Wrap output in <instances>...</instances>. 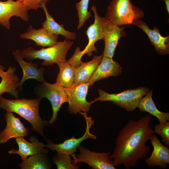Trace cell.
Instances as JSON below:
<instances>
[{
	"instance_id": "6da1fadb",
	"label": "cell",
	"mask_w": 169,
	"mask_h": 169,
	"mask_svg": "<svg viewBox=\"0 0 169 169\" xmlns=\"http://www.w3.org/2000/svg\"><path fill=\"white\" fill-rule=\"evenodd\" d=\"M151 116L148 115L130 120L120 131L114 151L109 156L115 166L136 168L140 160L148 157L150 149L146 143L155 133L150 125Z\"/></svg>"
},
{
	"instance_id": "7a4b0ae2",
	"label": "cell",
	"mask_w": 169,
	"mask_h": 169,
	"mask_svg": "<svg viewBox=\"0 0 169 169\" xmlns=\"http://www.w3.org/2000/svg\"><path fill=\"white\" fill-rule=\"evenodd\" d=\"M42 98L28 99H8L0 97V108L9 112L15 113L29 122L33 131L42 136L46 140L44 134V129L46 125H50L49 120H44L41 118L39 112V104Z\"/></svg>"
},
{
	"instance_id": "3957f363",
	"label": "cell",
	"mask_w": 169,
	"mask_h": 169,
	"mask_svg": "<svg viewBox=\"0 0 169 169\" xmlns=\"http://www.w3.org/2000/svg\"><path fill=\"white\" fill-rule=\"evenodd\" d=\"M144 16L143 10L132 4L130 0H112L104 17L118 26L134 24Z\"/></svg>"
},
{
	"instance_id": "277c9868",
	"label": "cell",
	"mask_w": 169,
	"mask_h": 169,
	"mask_svg": "<svg viewBox=\"0 0 169 169\" xmlns=\"http://www.w3.org/2000/svg\"><path fill=\"white\" fill-rule=\"evenodd\" d=\"M73 43V41L65 39L53 46L39 50L29 47L22 49L20 53L23 57L28 60L42 59L43 66H51L54 63L57 64L66 61V54Z\"/></svg>"
},
{
	"instance_id": "5b68a950",
	"label": "cell",
	"mask_w": 169,
	"mask_h": 169,
	"mask_svg": "<svg viewBox=\"0 0 169 169\" xmlns=\"http://www.w3.org/2000/svg\"><path fill=\"white\" fill-rule=\"evenodd\" d=\"M150 89L144 87H139L134 89L125 90L117 94H109L100 89L98 91L99 96L95 99V101H111L113 104L131 111L137 108L142 98Z\"/></svg>"
},
{
	"instance_id": "8992f818",
	"label": "cell",
	"mask_w": 169,
	"mask_h": 169,
	"mask_svg": "<svg viewBox=\"0 0 169 169\" xmlns=\"http://www.w3.org/2000/svg\"><path fill=\"white\" fill-rule=\"evenodd\" d=\"M36 93L38 97L46 98L50 101L53 113L49 122L50 124H53L57 119L58 112L62 105L68 102L65 88L56 83L51 84L44 81L37 87Z\"/></svg>"
},
{
	"instance_id": "52a82bcc",
	"label": "cell",
	"mask_w": 169,
	"mask_h": 169,
	"mask_svg": "<svg viewBox=\"0 0 169 169\" xmlns=\"http://www.w3.org/2000/svg\"><path fill=\"white\" fill-rule=\"evenodd\" d=\"M79 113L82 115L86 121V128L84 135L78 138H75L73 136L58 144H54L52 140L47 139V144L45 145V147L49 148L51 151H56L59 153L71 155L75 153L82 141L88 138L94 140L96 139V136L90 132V128L94 124V120L91 117H88L85 112L80 111Z\"/></svg>"
},
{
	"instance_id": "ba28073f",
	"label": "cell",
	"mask_w": 169,
	"mask_h": 169,
	"mask_svg": "<svg viewBox=\"0 0 169 169\" xmlns=\"http://www.w3.org/2000/svg\"><path fill=\"white\" fill-rule=\"evenodd\" d=\"M79 154L71 156L74 159L72 162L74 165L82 162L87 164L93 169H115V166L113 161L109 157L110 152H97L92 151L84 146L78 147Z\"/></svg>"
},
{
	"instance_id": "9c48e42d",
	"label": "cell",
	"mask_w": 169,
	"mask_h": 169,
	"mask_svg": "<svg viewBox=\"0 0 169 169\" xmlns=\"http://www.w3.org/2000/svg\"><path fill=\"white\" fill-rule=\"evenodd\" d=\"M89 87V82L78 85H73L65 88L69 103L68 110L70 114H76L80 111L87 113L95 100L88 102L86 97Z\"/></svg>"
},
{
	"instance_id": "30bf717a",
	"label": "cell",
	"mask_w": 169,
	"mask_h": 169,
	"mask_svg": "<svg viewBox=\"0 0 169 169\" xmlns=\"http://www.w3.org/2000/svg\"><path fill=\"white\" fill-rule=\"evenodd\" d=\"M28 10L19 1L0 0V25L9 29L11 26L10 20L13 16L27 21Z\"/></svg>"
},
{
	"instance_id": "8fae6325",
	"label": "cell",
	"mask_w": 169,
	"mask_h": 169,
	"mask_svg": "<svg viewBox=\"0 0 169 169\" xmlns=\"http://www.w3.org/2000/svg\"><path fill=\"white\" fill-rule=\"evenodd\" d=\"M103 38L105 48L104 56L113 58L118 41L122 37H125L126 33L124 27L120 28L109 21L104 17L103 22Z\"/></svg>"
},
{
	"instance_id": "7c38bea8",
	"label": "cell",
	"mask_w": 169,
	"mask_h": 169,
	"mask_svg": "<svg viewBox=\"0 0 169 169\" xmlns=\"http://www.w3.org/2000/svg\"><path fill=\"white\" fill-rule=\"evenodd\" d=\"M94 16L93 23L90 26L86 33L88 38V43L85 48L82 51L83 55L87 54L88 56L93 55V52H97V49L95 45L97 41L103 39V22L104 17H101L99 15L96 7L91 6Z\"/></svg>"
},
{
	"instance_id": "4fadbf2b",
	"label": "cell",
	"mask_w": 169,
	"mask_h": 169,
	"mask_svg": "<svg viewBox=\"0 0 169 169\" xmlns=\"http://www.w3.org/2000/svg\"><path fill=\"white\" fill-rule=\"evenodd\" d=\"M6 125L0 133V144L5 143L10 139L24 137L28 135L29 131L20 118L15 117L13 112H6L5 115Z\"/></svg>"
},
{
	"instance_id": "5bb4252c",
	"label": "cell",
	"mask_w": 169,
	"mask_h": 169,
	"mask_svg": "<svg viewBox=\"0 0 169 169\" xmlns=\"http://www.w3.org/2000/svg\"><path fill=\"white\" fill-rule=\"evenodd\" d=\"M150 140L153 149L151 156L146 158L145 163L150 167L159 166L166 168L169 163V149L161 143L154 133Z\"/></svg>"
},
{
	"instance_id": "9a60e30c",
	"label": "cell",
	"mask_w": 169,
	"mask_h": 169,
	"mask_svg": "<svg viewBox=\"0 0 169 169\" xmlns=\"http://www.w3.org/2000/svg\"><path fill=\"white\" fill-rule=\"evenodd\" d=\"M13 54L19 64L23 73V78L18 83V90L21 91L23 83L26 80L29 79H33L42 83L45 81L44 79V68H39L37 64L25 61L19 49L14 51Z\"/></svg>"
},
{
	"instance_id": "2e32d148",
	"label": "cell",
	"mask_w": 169,
	"mask_h": 169,
	"mask_svg": "<svg viewBox=\"0 0 169 169\" xmlns=\"http://www.w3.org/2000/svg\"><path fill=\"white\" fill-rule=\"evenodd\" d=\"M30 140V142L27 141L24 137L16 138V141L18 145V149L11 150L8 151V153L10 154L18 155L23 161L29 156L39 153H47L48 152V149L44 148V144L39 142L37 138L32 136Z\"/></svg>"
},
{
	"instance_id": "e0dca14e",
	"label": "cell",
	"mask_w": 169,
	"mask_h": 169,
	"mask_svg": "<svg viewBox=\"0 0 169 169\" xmlns=\"http://www.w3.org/2000/svg\"><path fill=\"white\" fill-rule=\"evenodd\" d=\"M134 25L139 28L145 32L158 54L161 55L169 54V36H162L157 27H155L153 29H151L148 24L141 20L136 22Z\"/></svg>"
},
{
	"instance_id": "ac0fdd59",
	"label": "cell",
	"mask_w": 169,
	"mask_h": 169,
	"mask_svg": "<svg viewBox=\"0 0 169 169\" xmlns=\"http://www.w3.org/2000/svg\"><path fill=\"white\" fill-rule=\"evenodd\" d=\"M122 72V68L118 62L112 58L103 56L100 63L88 82L89 87L97 81L110 76H118Z\"/></svg>"
},
{
	"instance_id": "d6986e66",
	"label": "cell",
	"mask_w": 169,
	"mask_h": 169,
	"mask_svg": "<svg viewBox=\"0 0 169 169\" xmlns=\"http://www.w3.org/2000/svg\"><path fill=\"white\" fill-rule=\"evenodd\" d=\"M5 67L0 64V97L3 93L7 92L15 98L18 97V84L20 80L18 75L16 74V68L13 66H9L7 71H4Z\"/></svg>"
},
{
	"instance_id": "ffe728a7",
	"label": "cell",
	"mask_w": 169,
	"mask_h": 169,
	"mask_svg": "<svg viewBox=\"0 0 169 169\" xmlns=\"http://www.w3.org/2000/svg\"><path fill=\"white\" fill-rule=\"evenodd\" d=\"M59 35L51 34L43 28L36 29L30 25L25 32L20 34V37L23 39L31 40L36 45L44 48L56 44L58 42Z\"/></svg>"
},
{
	"instance_id": "44dd1931",
	"label": "cell",
	"mask_w": 169,
	"mask_h": 169,
	"mask_svg": "<svg viewBox=\"0 0 169 169\" xmlns=\"http://www.w3.org/2000/svg\"><path fill=\"white\" fill-rule=\"evenodd\" d=\"M103 54L94 56L92 59L86 62H81L76 68L73 85H78L88 82L92 75L100 63Z\"/></svg>"
},
{
	"instance_id": "7402d4cb",
	"label": "cell",
	"mask_w": 169,
	"mask_h": 169,
	"mask_svg": "<svg viewBox=\"0 0 169 169\" xmlns=\"http://www.w3.org/2000/svg\"><path fill=\"white\" fill-rule=\"evenodd\" d=\"M46 15V18L42 23V28H44L49 34L52 35H61L67 40H74L76 35L75 33L66 30L63 24L57 23L52 16L49 13L46 6L44 3L41 6Z\"/></svg>"
},
{
	"instance_id": "603a6c76",
	"label": "cell",
	"mask_w": 169,
	"mask_h": 169,
	"mask_svg": "<svg viewBox=\"0 0 169 169\" xmlns=\"http://www.w3.org/2000/svg\"><path fill=\"white\" fill-rule=\"evenodd\" d=\"M153 90H149L141 99L138 108L141 112H146L156 117L160 124H164L169 121V113L159 110L152 98Z\"/></svg>"
},
{
	"instance_id": "cb8c5ba5",
	"label": "cell",
	"mask_w": 169,
	"mask_h": 169,
	"mask_svg": "<svg viewBox=\"0 0 169 169\" xmlns=\"http://www.w3.org/2000/svg\"><path fill=\"white\" fill-rule=\"evenodd\" d=\"M59 71L56 83L64 88L70 87L74 84L76 68L68 61L57 64Z\"/></svg>"
},
{
	"instance_id": "d4e9b609",
	"label": "cell",
	"mask_w": 169,
	"mask_h": 169,
	"mask_svg": "<svg viewBox=\"0 0 169 169\" xmlns=\"http://www.w3.org/2000/svg\"><path fill=\"white\" fill-rule=\"evenodd\" d=\"M46 153H39L27 158L19 165L21 169H49L51 165Z\"/></svg>"
},
{
	"instance_id": "484cf974",
	"label": "cell",
	"mask_w": 169,
	"mask_h": 169,
	"mask_svg": "<svg viewBox=\"0 0 169 169\" xmlns=\"http://www.w3.org/2000/svg\"><path fill=\"white\" fill-rule=\"evenodd\" d=\"M89 1L90 0H80L76 4L79 18L78 30L80 29L91 16V12L88 10Z\"/></svg>"
},
{
	"instance_id": "4316f807",
	"label": "cell",
	"mask_w": 169,
	"mask_h": 169,
	"mask_svg": "<svg viewBox=\"0 0 169 169\" xmlns=\"http://www.w3.org/2000/svg\"><path fill=\"white\" fill-rule=\"evenodd\" d=\"M53 162L58 169H78L79 166L71 162L70 155L57 153L53 157Z\"/></svg>"
},
{
	"instance_id": "83f0119b",
	"label": "cell",
	"mask_w": 169,
	"mask_h": 169,
	"mask_svg": "<svg viewBox=\"0 0 169 169\" xmlns=\"http://www.w3.org/2000/svg\"><path fill=\"white\" fill-rule=\"evenodd\" d=\"M155 133L159 135L161 138V141L166 146H169V122L164 124H158L154 126Z\"/></svg>"
},
{
	"instance_id": "f1b7e54d",
	"label": "cell",
	"mask_w": 169,
	"mask_h": 169,
	"mask_svg": "<svg viewBox=\"0 0 169 169\" xmlns=\"http://www.w3.org/2000/svg\"><path fill=\"white\" fill-rule=\"evenodd\" d=\"M50 0H20L23 5L28 10H37L41 8L44 3L46 4Z\"/></svg>"
},
{
	"instance_id": "f546056e",
	"label": "cell",
	"mask_w": 169,
	"mask_h": 169,
	"mask_svg": "<svg viewBox=\"0 0 169 169\" xmlns=\"http://www.w3.org/2000/svg\"><path fill=\"white\" fill-rule=\"evenodd\" d=\"M164 2L166 10L167 11L168 14L169 13V0H164Z\"/></svg>"
},
{
	"instance_id": "4dcf8cb0",
	"label": "cell",
	"mask_w": 169,
	"mask_h": 169,
	"mask_svg": "<svg viewBox=\"0 0 169 169\" xmlns=\"http://www.w3.org/2000/svg\"><path fill=\"white\" fill-rule=\"evenodd\" d=\"M161 0V1H164V0Z\"/></svg>"
},
{
	"instance_id": "1f68e13d",
	"label": "cell",
	"mask_w": 169,
	"mask_h": 169,
	"mask_svg": "<svg viewBox=\"0 0 169 169\" xmlns=\"http://www.w3.org/2000/svg\"><path fill=\"white\" fill-rule=\"evenodd\" d=\"M16 0V1H19V0Z\"/></svg>"
}]
</instances>
